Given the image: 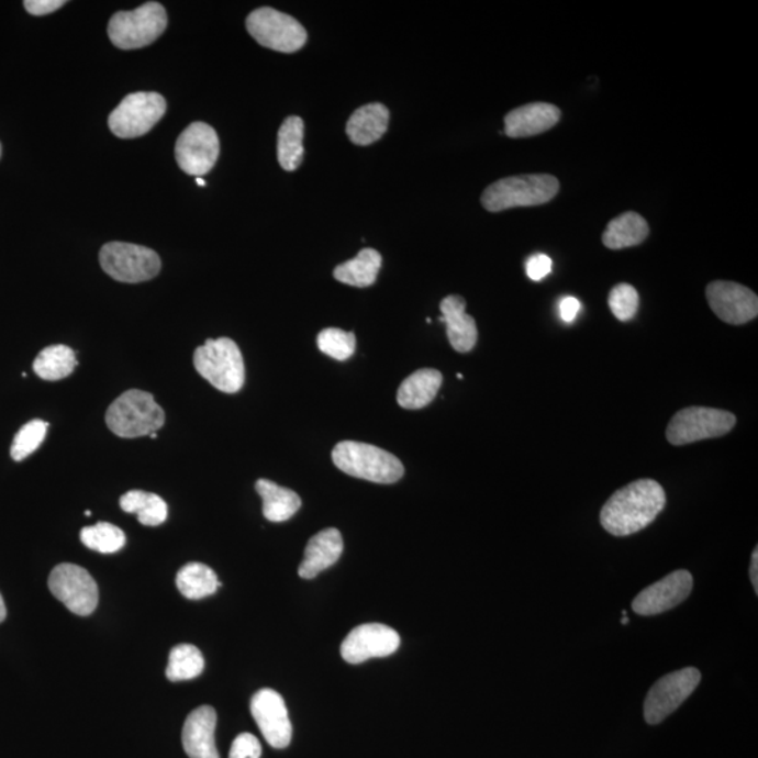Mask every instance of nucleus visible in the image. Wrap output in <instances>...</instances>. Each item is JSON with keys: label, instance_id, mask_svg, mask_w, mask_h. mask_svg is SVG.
I'll use <instances>...</instances> for the list:
<instances>
[{"label": "nucleus", "instance_id": "nucleus-26", "mask_svg": "<svg viewBox=\"0 0 758 758\" xmlns=\"http://www.w3.org/2000/svg\"><path fill=\"white\" fill-rule=\"evenodd\" d=\"M382 257L376 249H363L354 259L337 266L333 276L343 285L366 288L377 281Z\"/></svg>", "mask_w": 758, "mask_h": 758}, {"label": "nucleus", "instance_id": "nucleus-37", "mask_svg": "<svg viewBox=\"0 0 758 758\" xmlns=\"http://www.w3.org/2000/svg\"><path fill=\"white\" fill-rule=\"evenodd\" d=\"M525 271L533 281L544 280L553 271V259L544 253H537L525 263Z\"/></svg>", "mask_w": 758, "mask_h": 758}, {"label": "nucleus", "instance_id": "nucleus-25", "mask_svg": "<svg viewBox=\"0 0 758 758\" xmlns=\"http://www.w3.org/2000/svg\"><path fill=\"white\" fill-rule=\"evenodd\" d=\"M649 236L648 222L636 214V212H625L616 216L606 225L603 234V244L609 249L620 250L625 247L638 246Z\"/></svg>", "mask_w": 758, "mask_h": 758}, {"label": "nucleus", "instance_id": "nucleus-29", "mask_svg": "<svg viewBox=\"0 0 758 758\" xmlns=\"http://www.w3.org/2000/svg\"><path fill=\"white\" fill-rule=\"evenodd\" d=\"M303 121L297 115L286 119L277 136V158L281 168L294 171L303 159Z\"/></svg>", "mask_w": 758, "mask_h": 758}, {"label": "nucleus", "instance_id": "nucleus-4", "mask_svg": "<svg viewBox=\"0 0 758 758\" xmlns=\"http://www.w3.org/2000/svg\"><path fill=\"white\" fill-rule=\"evenodd\" d=\"M105 423L119 437L151 436L164 427L165 412L149 392L130 389L110 404Z\"/></svg>", "mask_w": 758, "mask_h": 758}, {"label": "nucleus", "instance_id": "nucleus-43", "mask_svg": "<svg viewBox=\"0 0 758 758\" xmlns=\"http://www.w3.org/2000/svg\"><path fill=\"white\" fill-rule=\"evenodd\" d=\"M621 623H623L624 625L628 624L629 623L628 616H623V620H621Z\"/></svg>", "mask_w": 758, "mask_h": 758}, {"label": "nucleus", "instance_id": "nucleus-5", "mask_svg": "<svg viewBox=\"0 0 758 758\" xmlns=\"http://www.w3.org/2000/svg\"><path fill=\"white\" fill-rule=\"evenodd\" d=\"M194 367L202 378L221 392L236 393L245 386L244 357L231 338H210L197 348Z\"/></svg>", "mask_w": 758, "mask_h": 758}, {"label": "nucleus", "instance_id": "nucleus-11", "mask_svg": "<svg viewBox=\"0 0 758 758\" xmlns=\"http://www.w3.org/2000/svg\"><path fill=\"white\" fill-rule=\"evenodd\" d=\"M48 588L70 613L88 616L99 604V588L88 570L74 564L55 566L49 575Z\"/></svg>", "mask_w": 758, "mask_h": 758}, {"label": "nucleus", "instance_id": "nucleus-32", "mask_svg": "<svg viewBox=\"0 0 758 758\" xmlns=\"http://www.w3.org/2000/svg\"><path fill=\"white\" fill-rule=\"evenodd\" d=\"M85 547L100 554L119 553L125 545L124 531L110 523H98L80 531Z\"/></svg>", "mask_w": 758, "mask_h": 758}, {"label": "nucleus", "instance_id": "nucleus-7", "mask_svg": "<svg viewBox=\"0 0 758 758\" xmlns=\"http://www.w3.org/2000/svg\"><path fill=\"white\" fill-rule=\"evenodd\" d=\"M736 426L735 414L721 409L692 406L677 412L667 426L671 446L680 447L701 439L724 437Z\"/></svg>", "mask_w": 758, "mask_h": 758}, {"label": "nucleus", "instance_id": "nucleus-28", "mask_svg": "<svg viewBox=\"0 0 758 758\" xmlns=\"http://www.w3.org/2000/svg\"><path fill=\"white\" fill-rule=\"evenodd\" d=\"M176 586L186 599L201 600L214 594L221 583L214 570L209 568V566L191 562L179 570Z\"/></svg>", "mask_w": 758, "mask_h": 758}, {"label": "nucleus", "instance_id": "nucleus-44", "mask_svg": "<svg viewBox=\"0 0 758 758\" xmlns=\"http://www.w3.org/2000/svg\"><path fill=\"white\" fill-rule=\"evenodd\" d=\"M151 438H154V439H155V438H158V434L152 433V434H151Z\"/></svg>", "mask_w": 758, "mask_h": 758}, {"label": "nucleus", "instance_id": "nucleus-23", "mask_svg": "<svg viewBox=\"0 0 758 758\" xmlns=\"http://www.w3.org/2000/svg\"><path fill=\"white\" fill-rule=\"evenodd\" d=\"M442 383L443 374L433 368H423L413 372L398 389L399 406L408 411L426 408L437 397Z\"/></svg>", "mask_w": 758, "mask_h": 758}, {"label": "nucleus", "instance_id": "nucleus-9", "mask_svg": "<svg viewBox=\"0 0 758 758\" xmlns=\"http://www.w3.org/2000/svg\"><path fill=\"white\" fill-rule=\"evenodd\" d=\"M166 113L164 96L138 92L125 96L109 118L111 133L121 140L138 138L148 134Z\"/></svg>", "mask_w": 758, "mask_h": 758}, {"label": "nucleus", "instance_id": "nucleus-33", "mask_svg": "<svg viewBox=\"0 0 758 758\" xmlns=\"http://www.w3.org/2000/svg\"><path fill=\"white\" fill-rule=\"evenodd\" d=\"M356 335L342 328L328 327L317 335V347L326 356L337 361H346L356 353Z\"/></svg>", "mask_w": 758, "mask_h": 758}, {"label": "nucleus", "instance_id": "nucleus-15", "mask_svg": "<svg viewBox=\"0 0 758 758\" xmlns=\"http://www.w3.org/2000/svg\"><path fill=\"white\" fill-rule=\"evenodd\" d=\"M401 636L382 624H364L354 628L342 644V657L350 665H360L374 657L395 654Z\"/></svg>", "mask_w": 758, "mask_h": 758}, {"label": "nucleus", "instance_id": "nucleus-12", "mask_svg": "<svg viewBox=\"0 0 758 758\" xmlns=\"http://www.w3.org/2000/svg\"><path fill=\"white\" fill-rule=\"evenodd\" d=\"M701 681V673L695 667L673 671L656 681L645 700L644 715L649 725L664 722L667 716L679 710L682 702L689 700Z\"/></svg>", "mask_w": 758, "mask_h": 758}, {"label": "nucleus", "instance_id": "nucleus-22", "mask_svg": "<svg viewBox=\"0 0 758 758\" xmlns=\"http://www.w3.org/2000/svg\"><path fill=\"white\" fill-rule=\"evenodd\" d=\"M389 110L383 104L371 103L354 111L346 125L353 144L366 146L376 143L387 133Z\"/></svg>", "mask_w": 758, "mask_h": 758}, {"label": "nucleus", "instance_id": "nucleus-27", "mask_svg": "<svg viewBox=\"0 0 758 758\" xmlns=\"http://www.w3.org/2000/svg\"><path fill=\"white\" fill-rule=\"evenodd\" d=\"M120 505L125 513L135 514L138 522L148 527L164 524L168 519V504L155 493L130 490L121 497Z\"/></svg>", "mask_w": 758, "mask_h": 758}, {"label": "nucleus", "instance_id": "nucleus-36", "mask_svg": "<svg viewBox=\"0 0 758 758\" xmlns=\"http://www.w3.org/2000/svg\"><path fill=\"white\" fill-rule=\"evenodd\" d=\"M261 745L252 733H242L232 743L230 758H260Z\"/></svg>", "mask_w": 758, "mask_h": 758}, {"label": "nucleus", "instance_id": "nucleus-16", "mask_svg": "<svg viewBox=\"0 0 758 758\" xmlns=\"http://www.w3.org/2000/svg\"><path fill=\"white\" fill-rule=\"evenodd\" d=\"M253 720L275 749H286L292 739V725L285 699L270 689L257 691L250 702Z\"/></svg>", "mask_w": 758, "mask_h": 758}, {"label": "nucleus", "instance_id": "nucleus-30", "mask_svg": "<svg viewBox=\"0 0 758 758\" xmlns=\"http://www.w3.org/2000/svg\"><path fill=\"white\" fill-rule=\"evenodd\" d=\"M78 366L76 353L64 345L45 347L38 353L33 364V370L45 381H59L70 376Z\"/></svg>", "mask_w": 758, "mask_h": 758}, {"label": "nucleus", "instance_id": "nucleus-24", "mask_svg": "<svg viewBox=\"0 0 758 758\" xmlns=\"http://www.w3.org/2000/svg\"><path fill=\"white\" fill-rule=\"evenodd\" d=\"M256 490L263 500V514L271 523L287 522L301 509L302 500L294 490L282 488L271 480H257Z\"/></svg>", "mask_w": 758, "mask_h": 758}, {"label": "nucleus", "instance_id": "nucleus-13", "mask_svg": "<svg viewBox=\"0 0 758 758\" xmlns=\"http://www.w3.org/2000/svg\"><path fill=\"white\" fill-rule=\"evenodd\" d=\"M177 165L186 175L201 177L214 168L220 156V138L211 125L190 124L177 140Z\"/></svg>", "mask_w": 758, "mask_h": 758}, {"label": "nucleus", "instance_id": "nucleus-8", "mask_svg": "<svg viewBox=\"0 0 758 758\" xmlns=\"http://www.w3.org/2000/svg\"><path fill=\"white\" fill-rule=\"evenodd\" d=\"M101 269L120 282H144L159 275L161 263L158 253L149 247L110 242L101 247Z\"/></svg>", "mask_w": 758, "mask_h": 758}, {"label": "nucleus", "instance_id": "nucleus-31", "mask_svg": "<svg viewBox=\"0 0 758 758\" xmlns=\"http://www.w3.org/2000/svg\"><path fill=\"white\" fill-rule=\"evenodd\" d=\"M204 670V657L193 645H177L170 650L166 677L169 681H187L199 677Z\"/></svg>", "mask_w": 758, "mask_h": 758}, {"label": "nucleus", "instance_id": "nucleus-39", "mask_svg": "<svg viewBox=\"0 0 758 758\" xmlns=\"http://www.w3.org/2000/svg\"><path fill=\"white\" fill-rule=\"evenodd\" d=\"M580 311V302L575 297H566L559 303V315L566 323L573 322Z\"/></svg>", "mask_w": 758, "mask_h": 758}, {"label": "nucleus", "instance_id": "nucleus-6", "mask_svg": "<svg viewBox=\"0 0 758 758\" xmlns=\"http://www.w3.org/2000/svg\"><path fill=\"white\" fill-rule=\"evenodd\" d=\"M168 14L158 2H148L130 12L115 13L110 19L109 37L120 49L148 47L165 33Z\"/></svg>", "mask_w": 758, "mask_h": 758}, {"label": "nucleus", "instance_id": "nucleus-35", "mask_svg": "<svg viewBox=\"0 0 758 758\" xmlns=\"http://www.w3.org/2000/svg\"><path fill=\"white\" fill-rule=\"evenodd\" d=\"M611 312L616 320L629 322L634 320L639 308V294L635 287L629 285H618L613 288L609 297Z\"/></svg>", "mask_w": 758, "mask_h": 758}, {"label": "nucleus", "instance_id": "nucleus-17", "mask_svg": "<svg viewBox=\"0 0 758 758\" xmlns=\"http://www.w3.org/2000/svg\"><path fill=\"white\" fill-rule=\"evenodd\" d=\"M692 586H694V579L689 570H676L642 590L632 601V610L644 616L666 613L689 599Z\"/></svg>", "mask_w": 758, "mask_h": 758}, {"label": "nucleus", "instance_id": "nucleus-2", "mask_svg": "<svg viewBox=\"0 0 758 758\" xmlns=\"http://www.w3.org/2000/svg\"><path fill=\"white\" fill-rule=\"evenodd\" d=\"M332 459L342 472L368 482L395 483L404 475L403 464L395 455L371 444L338 443L333 448Z\"/></svg>", "mask_w": 758, "mask_h": 758}, {"label": "nucleus", "instance_id": "nucleus-18", "mask_svg": "<svg viewBox=\"0 0 758 758\" xmlns=\"http://www.w3.org/2000/svg\"><path fill=\"white\" fill-rule=\"evenodd\" d=\"M216 712L210 705L197 707L185 722L183 749L190 758H221L215 746Z\"/></svg>", "mask_w": 758, "mask_h": 758}, {"label": "nucleus", "instance_id": "nucleus-41", "mask_svg": "<svg viewBox=\"0 0 758 758\" xmlns=\"http://www.w3.org/2000/svg\"><path fill=\"white\" fill-rule=\"evenodd\" d=\"M7 605H4L2 594H0V624H2L4 620H7Z\"/></svg>", "mask_w": 758, "mask_h": 758}, {"label": "nucleus", "instance_id": "nucleus-19", "mask_svg": "<svg viewBox=\"0 0 758 758\" xmlns=\"http://www.w3.org/2000/svg\"><path fill=\"white\" fill-rule=\"evenodd\" d=\"M560 110L549 103H530L510 111L504 118V134L510 138L547 133L560 120Z\"/></svg>", "mask_w": 758, "mask_h": 758}, {"label": "nucleus", "instance_id": "nucleus-38", "mask_svg": "<svg viewBox=\"0 0 758 758\" xmlns=\"http://www.w3.org/2000/svg\"><path fill=\"white\" fill-rule=\"evenodd\" d=\"M65 3L64 0H25L24 8L33 16H45L57 12Z\"/></svg>", "mask_w": 758, "mask_h": 758}, {"label": "nucleus", "instance_id": "nucleus-1", "mask_svg": "<svg viewBox=\"0 0 758 758\" xmlns=\"http://www.w3.org/2000/svg\"><path fill=\"white\" fill-rule=\"evenodd\" d=\"M666 505L665 489L654 479L635 480L606 500L600 523L614 537H628L655 522Z\"/></svg>", "mask_w": 758, "mask_h": 758}, {"label": "nucleus", "instance_id": "nucleus-3", "mask_svg": "<svg viewBox=\"0 0 758 758\" xmlns=\"http://www.w3.org/2000/svg\"><path fill=\"white\" fill-rule=\"evenodd\" d=\"M559 191V180L550 175H520L490 185L480 201L484 210L500 212L517 207L547 204Z\"/></svg>", "mask_w": 758, "mask_h": 758}, {"label": "nucleus", "instance_id": "nucleus-45", "mask_svg": "<svg viewBox=\"0 0 758 758\" xmlns=\"http://www.w3.org/2000/svg\"><path fill=\"white\" fill-rule=\"evenodd\" d=\"M0 156H2V145H0Z\"/></svg>", "mask_w": 758, "mask_h": 758}, {"label": "nucleus", "instance_id": "nucleus-10", "mask_svg": "<svg viewBox=\"0 0 758 758\" xmlns=\"http://www.w3.org/2000/svg\"><path fill=\"white\" fill-rule=\"evenodd\" d=\"M247 32L263 47L292 54L306 43V30L294 18L272 8L256 9L246 20Z\"/></svg>", "mask_w": 758, "mask_h": 758}, {"label": "nucleus", "instance_id": "nucleus-34", "mask_svg": "<svg viewBox=\"0 0 758 758\" xmlns=\"http://www.w3.org/2000/svg\"><path fill=\"white\" fill-rule=\"evenodd\" d=\"M47 422L32 421L25 423L24 426L19 430L16 437L13 439L12 448H10V455H12L14 461H23V459L30 457L35 449H38L45 436H47Z\"/></svg>", "mask_w": 758, "mask_h": 758}, {"label": "nucleus", "instance_id": "nucleus-42", "mask_svg": "<svg viewBox=\"0 0 758 758\" xmlns=\"http://www.w3.org/2000/svg\"><path fill=\"white\" fill-rule=\"evenodd\" d=\"M196 183L199 185L200 187H204L205 180L202 179V177H196Z\"/></svg>", "mask_w": 758, "mask_h": 758}, {"label": "nucleus", "instance_id": "nucleus-40", "mask_svg": "<svg viewBox=\"0 0 758 758\" xmlns=\"http://www.w3.org/2000/svg\"><path fill=\"white\" fill-rule=\"evenodd\" d=\"M750 580L753 588L756 590V594H758V548L753 550L751 555Z\"/></svg>", "mask_w": 758, "mask_h": 758}, {"label": "nucleus", "instance_id": "nucleus-14", "mask_svg": "<svg viewBox=\"0 0 758 758\" xmlns=\"http://www.w3.org/2000/svg\"><path fill=\"white\" fill-rule=\"evenodd\" d=\"M706 300L722 322L745 325L758 315V298L750 290L733 281H714L706 287Z\"/></svg>", "mask_w": 758, "mask_h": 758}, {"label": "nucleus", "instance_id": "nucleus-21", "mask_svg": "<svg viewBox=\"0 0 758 758\" xmlns=\"http://www.w3.org/2000/svg\"><path fill=\"white\" fill-rule=\"evenodd\" d=\"M343 554V538L341 531L326 528L313 535L308 543L303 560L298 569L302 579H313L317 575L335 565Z\"/></svg>", "mask_w": 758, "mask_h": 758}, {"label": "nucleus", "instance_id": "nucleus-20", "mask_svg": "<svg viewBox=\"0 0 758 758\" xmlns=\"http://www.w3.org/2000/svg\"><path fill=\"white\" fill-rule=\"evenodd\" d=\"M467 302L462 297L448 296L439 303L443 315L439 322L446 323L449 345L455 352L469 353L478 342L477 323L465 312Z\"/></svg>", "mask_w": 758, "mask_h": 758}]
</instances>
